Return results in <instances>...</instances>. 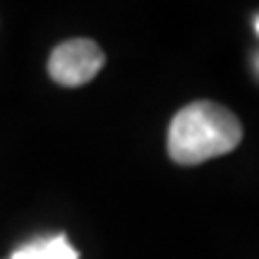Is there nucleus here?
I'll return each mask as SVG.
<instances>
[{
  "label": "nucleus",
  "mask_w": 259,
  "mask_h": 259,
  "mask_svg": "<svg viewBox=\"0 0 259 259\" xmlns=\"http://www.w3.org/2000/svg\"><path fill=\"white\" fill-rule=\"evenodd\" d=\"M8 259H79V252L74 250L67 235H51V238H36V240L22 245L12 252Z\"/></svg>",
  "instance_id": "3"
},
{
  "label": "nucleus",
  "mask_w": 259,
  "mask_h": 259,
  "mask_svg": "<svg viewBox=\"0 0 259 259\" xmlns=\"http://www.w3.org/2000/svg\"><path fill=\"white\" fill-rule=\"evenodd\" d=\"M240 142V120L213 101L187 103L168 127V154L180 166H199L209 158L231 154Z\"/></svg>",
  "instance_id": "1"
},
{
  "label": "nucleus",
  "mask_w": 259,
  "mask_h": 259,
  "mask_svg": "<svg viewBox=\"0 0 259 259\" xmlns=\"http://www.w3.org/2000/svg\"><path fill=\"white\" fill-rule=\"evenodd\" d=\"M254 27H257V34H259V17H257V24H254Z\"/></svg>",
  "instance_id": "4"
},
{
  "label": "nucleus",
  "mask_w": 259,
  "mask_h": 259,
  "mask_svg": "<svg viewBox=\"0 0 259 259\" xmlns=\"http://www.w3.org/2000/svg\"><path fill=\"white\" fill-rule=\"evenodd\" d=\"M106 65V56L92 38H72L53 48L48 74L60 87H82L92 82Z\"/></svg>",
  "instance_id": "2"
}]
</instances>
